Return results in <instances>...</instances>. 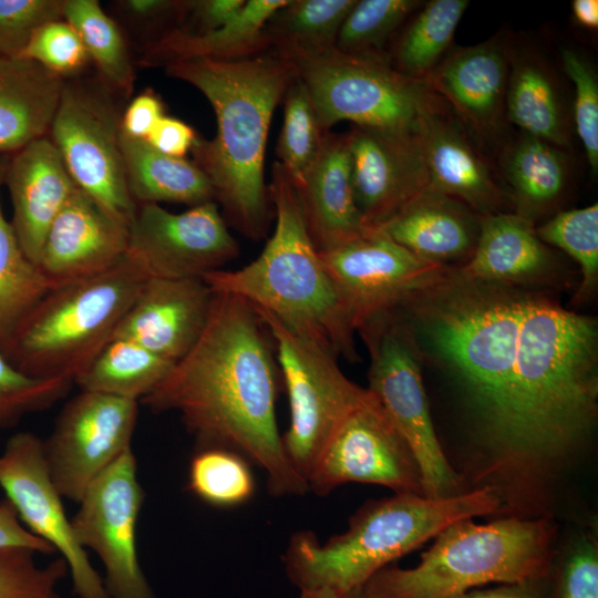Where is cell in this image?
<instances>
[{"label": "cell", "mask_w": 598, "mask_h": 598, "mask_svg": "<svg viewBox=\"0 0 598 598\" xmlns=\"http://www.w3.org/2000/svg\"><path fill=\"white\" fill-rule=\"evenodd\" d=\"M556 258L536 234L535 224L513 212L480 216V235L465 264L452 268L464 281L526 286L547 282Z\"/></svg>", "instance_id": "cb8c5ba5"}, {"label": "cell", "mask_w": 598, "mask_h": 598, "mask_svg": "<svg viewBox=\"0 0 598 598\" xmlns=\"http://www.w3.org/2000/svg\"><path fill=\"white\" fill-rule=\"evenodd\" d=\"M498 506L488 486L444 498L395 494L371 501L355 512L344 533L324 544L311 530L296 532L283 554L285 568L300 591L329 589L342 596L451 524Z\"/></svg>", "instance_id": "5b68a950"}, {"label": "cell", "mask_w": 598, "mask_h": 598, "mask_svg": "<svg viewBox=\"0 0 598 598\" xmlns=\"http://www.w3.org/2000/svg\"><path fill=\"white\" fill-rule=\"evenodd\" d=\"M498 166L515 214L533 221L554 213L570 184L566 151L520 134L502 143Z\"/></svg>", "instance_id": "83f0119b"}, {"label": "cell", "mask_w": 598, "mask_h": 598, "mask_svg": "<svg viewBox=\"0 0 598 598\" xmlns=\"http://www.w3.org/2000/svg\"><path fill=\"white\" fill-rule=\"evenodd\" d=\"M359 590L360 589H355L353 591H350L348 594L340 596L339 598H360Z\"/></svg>", "instance_id": "9f6ffc18"}, {"label": "cell", "mask_w": 598, "mask_h": 598, "mask_svg": "<svg viewBox=\"0 0 598 598\" xmlns=\"http://www.w3.org/2000/svg\"><path fill=\"white\" fill-rule=\"evenodd\" d=\"M296 189L307 230L319 252L369 228L354 200L347 133H326L317 159Z\"/></svg>", "instance_id": "d4e9b609"}, {"label": "cell", "mask_w": 598, "mask_h": 598, "mask_svg": "<svg viewBox=\"0 0 598 598\" xmlns=\"http://www.w3.org/2000/svg\"><path fill=\"white\" fill-rule=\"evenodd\" d=\"M4 549H28L42 555L55 554L51 546L22 525L7 499L0 502V550Z\"/></svg>", "instance_id": "f907efd6"}, {"label": "cell", "mask_w": 598, "mask_h": 598, "mask_svg": "<svg viewBox=\"0 0 598 598\" xmlns=\"http://www.w3.org/2000/svg\"><path fill=\"white\" fill-rule=\"evenodd\" d=\"M505 114L522 133L564 151L570 147L571 120L556 74L540 53L513 42Z\"/></svg>", "instance_id": "4316f807"}, {"label": "cell", "mask_w": 598, "mask_h": 598, "mask_svg": "<svg viewBox=\"0 0 598 598\" xmlns=\"http://www.w3.org/2000/svg\"><path fill=\"white\" fill-rule=\"evenodd\" d=\"M249 463L223 448H199L190 460L188 488L203 502L230 507L247 502L255 489Z\"/></svg>", "instance_id": "f35d334b"}, {"label": "cell", "mask_w": 598, "mask_h": 598, "mask_svg": "<svg viewBox=\"0 0 598 598\" xmlns=\"http://www.w3.org/2000/svg\"><path fill=\"white\" fill-rule=\"evenodd\" d=\"M63 19L80 37L89 58L112 87L130 94L134 72L117 24L96 0H63Z\"/></svg>", "instance_id": "d590c367"}, {"label": "cell", "mask_w": 598, "mask_h": 598, "mask_svg": "<svg viewBox=\"0 0 598 598\" xmlns=\"http://www.w3.org/2000/svg\"><path fill=\"white\" fill-rule=\"evenodd\" d=\"M282 102L283 123L277 155L292 184L298 187L317 159L326 133L320 128L309 93L297 75L288 86Z\"/></svg>", "instance_id": "8d00e7d4"}, {"label": "cell", "mask_w": 598, "mask_h": 598, "mask_svg": "<svg viewBox=\"0 0 598 598\" xmlns=\"http://www.w3.org/2000/svg\"><path fill=\"white\" fill-rule=\"evenodd\" d=\"M154 278H202L239 254L216 202L183 213L159 204H138L128 227V250Z\"/></svg>", "instance_id": "e0dca14e"}, {"label": "cell", "mask_w": 598, "mask_h": 598, "mask_svg": "<svg viewBox=\"0 0 598 598\" xmlns=\"http://www.w3.org/2000/svg\"><path fill=\"white\" fill-rule=\"evenodd\" d=\"M319 254L355 331L373 316L439 283L451 269L414 256L379 227Z\"/></svg>", "instance_id": "2e32d148"}, {"label": "cell", "mask_w": 598, "mask_h": 598, "mask_svg": "<svg viewBox=\"0 0 598 598\" xmlns=\"http://www.w3.org/2000/svg\"><path fill=\"white\" fill-rule=\"evenodd\" d=\"M336 592L329 589H319L313 591H300V598H339Z\"/></svg>", "instance_id": "11a10c76"}, {"label": "cell", "mask_w": 598, "mask_h": 598, "mask_svg": "<svg viewBox=\"0 0 598 598\" xmlns=\"http://www.w3.org/2000/svg\"><path fill=\"white\" fill-rule=\"evenodd\" d=\"M367 346L369 386L412 450L426 497L461 493L460 475L448 463L431 419L421 374V352L396 308L378 313L357 330Z\"/></svg>", "instance_id": "9c48e42d"}, {"label": "cell", "mask_w": 598, "mask_h": 598, "mask_svg": "<svg viewBox=\"0 0 598 598\" xmlns=\"http://www.w3.org/2000/svg\"><path fill=\"white\" fill-rule=\"evenodd\" d=\"M349 482L424 495L412 450L372 392L341 422L307 478L309 492L318 496Z\"/></svg>", "instance_id": "5bb4252c"}, {"label": "cell", "mask_w": 598, "mask_h": 598, "mask_svg": "<svg viewBox=\"0 0 598 598\" xmlns=\"http://www.w3.org/2000/svg\"><path fill=\"white\" fill-rule=\"evenodd\" d=\"M0 488L22 525L62 558L78 598H109L103 578L79 544L63 497L53 483L43 453V441L19 432L0 453Z\"/></svg>", "instance_id": "9a60e30c"}, {"label": "cell", "mask_w": 598, "mask_h": 598, "mask_svg": "<svg viewBox=\"0 0 598 598\" xmlns=\"http://www.w3.org/2000/svg\"><path fill=\"white\" fill-rule=\"evenodd\" d=\"M122 7L132 16L151 19L169 12L183 11L184 1L169 0H126L121 2Z\"/></svg>", "instance_id": "f5cc1de1"}, {"label": "cell", "mask_w": 598, "mask_h": 598, "mask_svg": "<svg viewBox=\"0 0 598 598\" xmlns=\"http://www.w3.org/2000/svg\"><path fill=\"white\" fill-rule=\"evenodd\" d=\"M148 278L128 254L111 270L50 289L1 350L21 372L74 384Z\"/></svg>", "instance_id": "52a82bcc"}, {"label": "cell", "mask_w": 598, "mask_h": 598, "mask_svg": "<svg viewBox=\"0 0 598 598\" xmlns=\"http://www.w3.org/2000/svg\"><path fill=\"white\" fill-rule=\"evenodd\" d=\"M165 69L212 105L217 132L210 141L197 137L195 164L209 179L225 220L244 236L260 239L269 221L267 138L275 110L297 75L293 63L270 48L244 59L183 60Z\"/></svg>", "instance_id": "3957f363"}, {"label": "cell", "mask_w": 598, "mask_h": 598, "mask_svg": "<svg viewBox=\"0 0 598 598\" xmlns=\"http://www.w3.org/2000/svg\"><path fill=\"white\" fill-rule=\"evenodd\" d=\"M422 3L419 0H357L340 28L336 49L349 54L386 55V42Z\"/></svg>", "instance_id": "ab89813d"}, {"label": "cell", "mask_w": 598, "mask_h": 598, "mask_svg": "<svg viewBox=\"0 0 598 598\" xmlns=\"http://www.w3.org/2000/svg\"><path fill=\"white\" fill-rule=\"evenodd\" d=\"M120 143L127 187L136 205L166 202L193 207L215 202L209 179L195 163L163 154L122 131Z\"/></svg>", "instance_id": "4dcf8cb0"}, {"label": "cell", "mask_w": 598, "mask_h": 598, "mask_svg": "<svg viewBox=\"0 0 598 598\" xmlns=\"http://www.w3.org/2000/svg\"><path fill=\"white\" fill-rule=\"evenodd\" d=\"M417 347L461 386L478 430L516 465L566 455L598 410L596 319L516 286L452 275L399 307Z\"/></svg>", "instance_id": "6da1fadb"}, {"label": "cell", "mask_w": 598, "mask_h": 598, "mask_svg": "<svg viewBox=\"0 0 598 598\" xmlns=\"http://www.w3.org/2000/svg\"><path fill=\"white\" fill-rule=\"evenodd\" d=\"M458 598H546V578L539 581L474 589Z\"/></svg>", "instance_id": "816d5d0a"}, {"label": "cell", "mask_w": 598, "mask_h": 598, "mask_svg": "<svg viewBox=\"0 0 598 598\" xmlns=\"http://www.w3.org/2000/svg\"><path fill=\"white\" fill-rule=\"evenodd\" d=\"M128 250V226L76 187L50 225L38 267L51 289L106 272Z\"/></svg>", "instance_id": "ffe728a7"}, {"label": "cell", "mask_w": 598, "mask_h": 598, "mask_svg": "<svg viewBox=\"0 0 598 598\" xmlns=\"http://www.w3.org/2000/svg\"><path fill=\"white\" fill-rule=\"evenodd\" d=\"M0 163V351L51 289L38 265L22 250L1 204Z\"/></svg>", "instance_id": "e575fe53"}, {"label": "cell", "mask_w": 598, "mask_h": 598, "mask_svg": "<svg viewBox=\"0 0 598 598\" xmlns=\"http://www.w3.org/2000/svg\"><path fill=\"white\" fill-rule=\"evenodd\" d=\"M138 402L83 391L61 409L43 441L48 471L63 498L79 504L90 485L132 448Z\"/></svg>", "instance_id": "4fadbf2b"}, {"label": "cell", "mask_w": 598, "mask_h": 598, "mask_svg": "<svg viewBox=\"0 0 598 598\" xmlns=\"http://www.w3.org/2000/svg\"><path fill=\"white\" fill-rule=\"evenodd\" d=\"M571 13L577 24L582 28L596 30L598 28V1L574 0Z\"/></svg>", "instance_id": "db71d44e"}, {"label": "cell", "mask_w": 598, "mask_h": 598, "mask_svg": "<svg viewBox=\"0 0 598 598\" xmlns=\"http://www.w3.org/2000/svg\"><path fill=\"white\" fill-rule=\"evenodd\" d=\"M175 363L131 340L114 338L74 381L83 391L142 401Z\"/></svg>", "instance_id": "d6a6232c"}, {"label": "cell", "mask_w": 598, "mask_h": 598, "mask_svg": "<svg viewBox=\"0 0 598 598\" xmlns=\"http://www.w3.org/2000/svg\"><path fill=\"white\" fill-rule=\"evenodd\" d=\"M268 193L276 225L260 255L240 269L215 270L203 280L213 291L245 299L337 357L358 361L355 328L309 236L297 189L279 162Z\"/></svg>", "instance_id": "277c9868"}, {"label": "cell", "mask_w": 598, "mask_h": 598, "mask_svg": "<svg viewBox=\"0 0 598 598\" xmlns=\"http://www.w3.org/2000/svg\"><path fill=\"white\" fill-rule=\"evenodd\" d=\"M63 86V78L31 60L0 58V152L47 135Z\"/></svg>", "instance_id": "f1b7e54d"}, {"label": "cell", "mask_w": 598, "mask_h": 598, "mask_svg": "<svg viewBox=\"0 0 598 598\" xmlns=\"http://www.w3.org/2000/svg\"><path fill=\"white\" fill-rule=\"evenodd\" d=\"M254 309L274 340L288 394L290 422L282 435L283 447L307 482L334 431L370 396V391L346 377L330 349L288 329L270 313Z\"/></svg>", "instance_id": "30bf717a"}, {"label": "cell", "mask_w": 598, "mask_h": 598, "mask_svg": "<svg viewBox=\"0 0 598 598\" xmlns=\"http://www.w3.org/2000/svg\"><path fill=\"white\" fill-rule=\"evenodd\" d=\"M19 58L63 78L80 71L89 54L75 30L62 19L41 27Z\"/></svg>", "instance_id": "f6af8a7d"}, {"label": "cell", "mask_w": 598, "mask_h": 598, "mask_svg": "<svg viewBox=\"0 0 598 598\" xmlns=\"http://www.w3.org/2000/svg\"><path fill=\"white\" fill-rule=\"evenodd\" d=\"M467 0L423 2L410 17L386 58L402 74L423 81L451 50Z\"/></svg>", "instance_id": "1f68e13d"}, {"label": "cell", "mask_w": 598, "mask_h": 598, "mask_svg": "<svg viewBox=\"0 0 598 598\" xmlns=\"http://www.w3.org/2000/svg\"><path fill=\"white\" fill-rule=\"evenodd\" d=\"M246 0L184 1L183 12L188 13L193 24L179 29L193 33L208 32L230 21L244 7Z\"/></svg>", "instance_id": "7dc6e473"}, {"label": "cell", "mask_w": 598, "mask_h": 598, "mask_svg": "<svg viewBox=\"0 0 598 598\" xmlns=\"http://www.w3.org/2000/svg\"><path fill=\"white\" fill-rule=\"evenodd\" d=\"M197 136L185 122L163 116L150 132L145 141L158 152L168 156L184 158L193 148Z\"/></svg>", "instance_id": "c3c4849f"}, {"label": "cell", "mask_w": 598, "mask_h": 598, "mask_svg": "<svg viewBox=\"0 0 598 598\" xmlns=\"http://www.w3.org/2000/svg\"><path fill=\"white\" fill-rule=\"evenodd\" d=\"M288 0H246L241 10L218 29L193 33L182 29L153 41L144 61L150 65L193 59L238 60L270 49L265 27L270 17Z\"/></svg>", "instance_id": "f546056e"}, {"label": "cell", "mask_w": 598, "mask_h": 598, "mask_svg": "<svg viewBox=\"0 0 598 598\" xmlns=\"http://www.w3.org/2000/svg\"><path fill=\"white\" fill-rule=\"evenodd\" d=\"M12 204L10 220L27 257L38 265L48 229L78 187L47 136L12 153L2 165Z\"/></svg>", "instance_id": "603a6c76"}, {"label": "cell", "mask_w": 598, "mask_h": 598, "mask_svg": "<svg viewBox=\"0 0 598 598\" xmlns=\"http://www.w3.org/2000/svg\"><path fill=\"white\" fill-rule=\"evenodd\" d=\"M357 0H288L267 21L270 48L283 55L336 48L340 28Z\"/></svg>", "instance_id": "836d02e7"}, {"label": "cell", "mask_w": 598, "mask_h": 598, "mask_svg": "<svg viewBox=\"0 0 598 598\" xmlns=\"http://www.w3.org/2000/svg\"><path fill=\"white\" fill-rule=\"evenodd\" d=\"M347 136L357 207L368 227H379L429 186L416 133L395 135L353 125Z\"/></svg>", "instance_id": "d6986e66"}, {"label": "cell", "mask_w": 598, "mask_h": 598, "mask_svg": "<svg viewBox=\"0 0 598 598\" xmlns=\"http://www.w3.org/2000/svg\"><path fill=\"white\" fill-rule=\"evenodd\" d=\"M50 131L75 185L130 227L137 205L125 176L121 118L111 101L64 82Z\"/></svg>", "instance_id": "8fae6325"}, {"label": "cell", "mask_w": 598, "mask_h": 598, "mask_svg": "<svg viewBox=\"0 0 598 598\" xmlns=\"http://www.w3.org/2000/svg\"><path fill=\"white\" fill-rule=\"evenodd\" d=\"M414 256L446 265L468 259L480 235V215L430 187L379 226Z\"/></svg>", "instance_id": "484cf974"}, {"label": "cell", "mask_w": 598, "mask_h": 598, "mask_svg": "<svg viewBox=\"0 0 598 598\" xmlns=\"http://www.w3.org/2000/svg\"><path fill=\"white\" fill-rule=\"evenodd\" d=\"M164 106L151 91L138 94L130 103L121 118V131L127 136L145 140L155 124L163 117Z\"/></svg>", "instance_id": "681fc988"}, {"label": "cell", "mask_w": 598, "mask_h": 598, "mask_svg": "<svg viewBox=\"0 0 598 598\" xmlns=\"http://www.w3.org/2000/svg\"><path fill=\"white\" fill-rule=\"evenodd\" d=\"M561 64L575 87L574 124L592 175L598 172V78L578 51L561 50Z\"/></svg>", "instance_id": "7bdbcfd3"}, {"label": "cell", "mask_w": 598, "mask_h": 598, "mask_svg": "<svg viewBox=\"0 0 598 598\" xmlns=\"http://www.w3.org/2000/svg\"><path fill=\"white\" fill-rule=\"evenodd\" d=\"M145 493L132 448L87 488L71 518L79 544L104 568L109 598H156L137 549V525Z\"/></svg>", "instance_id": "7c38bea8"}, {"label": "cell", "mask_w": 598, "mask_h": 598, "mask_svg": "<svg viewBox=\"0 0 598 598\" xmlns=\"http://www.w3.org/2000/svg\"><path fill=\"white\" fill-rule=\"evenodd\" d=\"M268 330L245 299L214 291L205 329L142 403L176 412L197 450L231 451L261 470L272 496L309 492L291 464L276 417L280 371Z\"/></svg>", "instance_id": "7a4b0ae2"}, {"label": "cell", "mask_w": 598, "mask_h": 598, "mask_svg": "<svg viewBox=\"0 0 598 598\" xmlns=\"http://www.w3.org/2000/svg\"><path fill=\"white\" fill-rule=\"evenodd\" d=\"M536 234L547 246H555L578 265L581 274L575 301L585 302L598 283V204L557 212L536 227Z\"/></svg>", "instance_id": "74e56055"}, {"label": "cell", "mask_w": 598, "mask_h": 598, "mask_svg": "<svg viewBox=\"0 0 598 598\" xmlns=\"http://www.w3.org/2000/svg\"><path fill=\"white\" fill-rule=\"evenodd\" d=\"M551 529L543 519L487 524L457 520L434 538L412 568L386 566L359 590L360 598H458L489 584L543 580L551 567Z\"/></svg>", "instance_id": "8992f818"}, {"label": "cell", "mask_w": 598, "mask_h": 598, "mask_svg": "<svg viewBox=\"0 0 598 598\" xmlns=\"http://www.w3.org/2000/svg\"><path fill=\"white\" fill-rule=\"evenodd\" d=\"M213 295L203 278L148 277L112 339L131 340L176 363L202 336Z\"/></svg>", "instance_id": "44dd1931"}, {"label": "cell", "mask_w": 598, "mask_h": 598, "mask_svg": "<svg viewBox=\"0 0 598 598\" xmlns=\"http://www.w3.org/2000/svg\"><path fill=\"white\" fill-rule=\"evenodd\" d=\"M511 42L499 33L480 44L451 49L424 80L477 144L502 142Z\"/></svg>", "instance_id": "ac0fdd59"}, {"label": "cell", "mask_w": 598, "mask_h": 598, "mask_svg": "<svg viewBox=\"0 0 598 598\" xmlns=\"http://www.w3.org/2000/svg\"><path fill=\"white\" fill-rule=\"evenodd\" d=\"M546 598H598V553L591 542L581 543L546 577Z\"/></svg>", "instance_id": "bcb514c9"}, {"label": "cell", "mask_w": 598, "mask_h": 598, "mask_svg": "<svg viewBox=\"0 0 598 598\" xmlns=\"http://www.w3.org/2000/svg\"><path fill=\"white\" fill-rule=\"evenodd\" d=\"M62 19L63 0H0V58H19L41 27Z\"/></svg>", "instance_id": "ee69618b"}, {"label": "cell", "mask_w": 598, "mask_h": 598, "mask_svg": "<svg viewBox=\"0 0 598 598\" xmlns=\"http://www.w3.org/2000/svg\"><path fill=\"white\" fill-rule=\"evenodd\" d=\"M416 137L427 169V187L480 216L505 212L509 202L498 173L452 112L424 118Z\"/></svg>", "instance_id": "7402d4cb"}, {"label": "cell", "mask_w": 598, "mask_h": 598, "mask_svg": "<svg viewBox=\"0 0 598 598\" xmlns=\"http://www.w3.org/2000/svg\"><path fill=\"white\" fill-rule=\"evenodd\" d=\"M305 84L322 132L342 121L395 135H414L422 121L452 112L425 82L392 66L385 54H349L333 48L285 55Z\"/></svg>", "instance_id": "ba28073f"}, {"label": "cell", "mask_w": 598, "mask_h": 598, "mask_svg": "<svg viewBox=\"0 0 598 598\" xmlns=\"http://www.w3.org/2000/svg\"><path fill=\"white\" fill-rule=\"evenodd\" d=\"M28 549L0 550V598H62L59 586L69 575L58 557L44 566Z\"/></svg>", "instance_id": "b9f144b4"}, {"label": "cell", "mask_w": 598, "mask_h": 598, "mask_svg": "<svg viewBox=\"0 0 598 598\" xmlns=\"http://www.w3.org/2000/svg\"><path fill=\"white\" fill-rule=\"evenodd\" d=\"M65 379H39L18 370L0 351V430L49 409L72 386Z\"/></svg>", "instance_id": "60d3db41"}]
</instances>
